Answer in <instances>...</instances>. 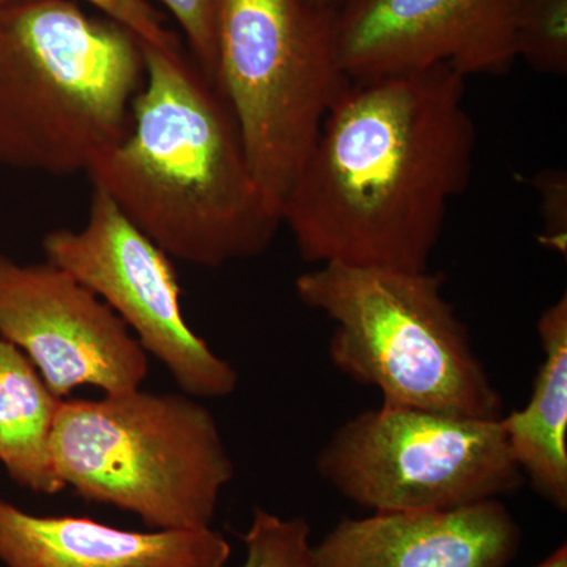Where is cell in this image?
<instances>
[{"instance_id": "1", "label": "cell", "mask_w": 567, "mask_h": 567, "mask_svg": "<svg viewBox=\"0 0 567 567\" xmlns=\"http://www.w3.org/2000/svg\"><path fill=\"white\" fill-rule=\"evenodd\" d=\"M465 81L434 66L350 82L282 207L306 262L429 270L475 164Z\"/></svg>"}, {"instance_id": "2", "label": "cell", "mask_w": 567, "mask_h": 567, "mask_svg": "<svg viewBox=\"0 0 567 567\" xmlns=\"http://www.w3.org/2000/svg\"><path fill=\"white\" fill-rule=\"evenodd\" d=\"M142 50L132 125L89 167L92 188L171 259L218 268L260 256L282 223L254 181L226 100L183 48Z\"/></svg>"}, {"instance_id": "3", "label": "cell", "mask_w": 567, "mask_h": 567, "mask_svg": "<svg viewBox=\"0 0 567 567\" xmlns=\"http://www.w3.org/2000/svg\"><path fill=\"white\" fill-rule=\"evenodd\" d=\"M142 41L78 0L0 7V164L87 174L132 125Z\"/></svg>"}, {"instance_id": "4", "label": "cell", "mask_w": 567, "mask_h": 567, "mask_svg": "<svg viewBox=\"0 0 567 567\" xmlns=\"http://www.w3.org/2000/svg\"><path fill=\"white\" fill-rule=\"evenodd\" d=\"M443 274L319 265L295 281L301 303L334 323L336 369L382 394V404L499 420L503 398L443 297Z\"/></svg>"}, {"instance_id": "5", "label": "cell", "mask_w": 567, "mask_h": 567, "mask_svg": "<svg viewBox=\"0 0 567 567\" xmlns=\"http://www.w3.org/2000/svg\"><path fill=\"white\" fill-rule=\"evenodd\" d=\"M55 470L87 502L118 507L151 529L212 528L235 465L215 416L188 394L144 390L61 402Z\"/></svg>"}, {"instance_id": "6", "label": "cell", "mask_w": 567, "mask_h": 567, "mask_svg": "<svg viewBox=\"0 0 567 567\" xmlns=\"http://www.w3.org/2000/svg\"><path fill=\"white\" fill-rule=\"evenodd\" d=\"M260 193L281 218L324 117L350 85L334 10L308 0H215V78Z\"/></svg>"}, {"instance_id": "7", "label": "cell", "mask_w": 567, "mask_h": 567, "mask_svg": "<svg viewBox=\"0 0 567 567\" xmlns=\"http://www.w3.org/2000/svg\"><path fill=\"white\" fill-rule=\"evenodd\" d=\"M324 483L372 513L476 505L524 486L502 417L382 404L346 421L317 456Z\"/></svg>"}, {"instance_id": "8", "label": "cell", "mask_w": 567, "mask_h": 567, "mask_svg": "<svg viewBox=\"0 0 567 567\" xmlns=\"http://www.w3.org/2000/svg\"><path fill=\"white\" fill-rule=\"evenodd\" d=\"M41 246L47 262L73 276L121 317L183 394L219 399L235 393L237 369L186 322L173 259L110 196L93 188L82 227L51 230Z\"/></svg>"}, {"instance_id": "9", "label": "cell", "mask_w": 567, "mask_h": 567, "mask_svg": "<svg viewBox=\"0 0 567 567\" xmlns=\"http://www.w3.org/2000/svg\"><path fill=\"white\" fill-rule=\"evenodd\" d=\"M0 339L20 349L59 398L78 386L140 390L148 354L121 317L50 262L0 254Z\"/></svg>"}, {"instance_id": "10", "label": "cell", "mask_w": 567, "mask_h": 567, "mask_svg": "<svg viewBox=\"0 0 567 567\" xmlns=\"http://www.w3.org/2000/svg\"><path fill=\"white\" fill-rule=\"evenodd\" d=\"M520 0H349L334 10L339 65L350 81L450 66L464 78L516 65Z\"/></svg>"}, {"instance_id": "11", "label": "cell", "mask_w": 567, "mask_h": 567, "mask_svg": "<svg viewBox=\"0 0 567 567\" xmlns=\"http://www.w3.org/2000/svg\"><path fill=\"white\" fill-rule=\"evenodd\" d=\"M522 529L499 499L424 513L344 517L312 546L311 567H506Z\"/></svg>"}, {"instance_id": "12", "label": "cell", "mask_w": 567, "mask_h": 567, "mask_svg": "<svg viewBox=\"0 0 567 567\" xmlns=\"http://www.w3.org/2000/svg\"><path fill=\"white\" fill-rule=\"evenodd\" d=\"M215 529L132 532L89 517L35 516L0 498V563L6 567H226Z\"/></svg>"}, {"instance_id": "13", "label": "cell", "mask_w": 567, "mask_h": 567, "mask_svg": "<svg viewBox=\"0 0 567 567\" xmlns=\"http://www.w3.org/2000/svg\"><path fill=\"white\" fill-rule=\"evenodd\" d=\"M544 361L527 406L502 417L507 446L537 495L567 509V297L543 312Z\"/></svg>"}, {"instance_id": "14", "label": "cell", "mask_w": 567, "mask_h": 567, "mask_svg": "<svg viewBox=\"0 0 567 567\" xmlns=\"http://www.w3.org/2000/svg\"><path fill=\"white\" fill-rule=\"evenodd\" d=\"M61 402L31 360L0 339V464L33 494L58 495L65 488L52 453Z\"/></svg>"}, {"instance_id": "15", "label": "cell", "mask_w": 567, "mask_h": 567, "mask_svg": "<svg viewBox=\"0 0 567 567\" xmlns=\"http://www.w3.org/2000/svg\"><path fill=\"white\" fill-rule=\"evenodd\" d=\"M518 61L554 76L567 74V0H520L517 11Z\"/></svg>"}, {"instance_id": "16", "label": "cell", "mask_w": 567, "mask_h": 567, "mask_svg": "<svg viewBox=\"0 0 567 567\" xmlns=\"http://www.w3.org/2000/svg\"><path fill=\"white\" fill-rule=\"evenodd\" d=\"M241 539L246 548L241 567H311V525L305 518H282L256 507Z\"/></svg>"}, {"instance_id": "17", "label": "cell", "mask_w": 567, "mask_h": 567, "mask_svg": "<svg viewBox=\"0 0 567 567\" xmlns=\"http://www.w3.org/2000/svg\"><path fill=\"white\" fill-rule=\"evenodd\" d=\"M14 0H0V7ZM103 13V17L118 22L142 41L163 50H178L182 39L166 25V20L153 7L151 0H82Z\"/></svg>"}, {"instance_id": "18", "label": "cell", "mask_w": 567, "mask_h": 567, "mask_svg": "<svg viewBox=\"0 0 567 567\" xmlns=\"http://www.w3.org/2000/svg\"><path fill=\"white\" fill-rule=\"evenodd\" d=\"M181 28L189 54L204 73L215 78V0H156ZM215 84V82H213Z\"/></svg>"}, {"instance_id": "19", "label": "cell", "mask_w": 567, "mask_h": 567, "mask_svg": "<svg viewBox=\"0 0 567 567\" xmlns=\"http://www.w3.org/2000/svg\"><path fill=\"white\" fill-rule=\"evenodd\" d=\"M543 199L544 233L540 241L555 251L566 254L567 182L559 169L543 171L533 178Z\"/></svg>"}, {"instance_id": "20", "label": "cell", "mask_w": 567, "mask_h": 567, "mask_svg": "<svg viewBox=\"0 0 567 567\" xmlns=\"http://www.w3.org/2000/svg\"><path fill=\"white\" fill-rule=\"evenodd\" d=\"M535 567H567V547L566 544H563L561 547H558L554 554L548 555L544 561H540L539 565Z\"/></svg>"}, {"instance_id": "21", "label": "cell", "mask_w": 567, "mask_h": 567, "mask_svg": "<svg viewBox=\"0 0 567 567\" xmlns=\"http://www.w3.org/2000/svg\"><path fill=\"white\" fill-rule=\"evenodd\" d=\"M308 2H311L312 6L319 7V9L336 10L339 9V7L344 6L346 2H349V0H308Z\"/></svg>"}]
</instances>
